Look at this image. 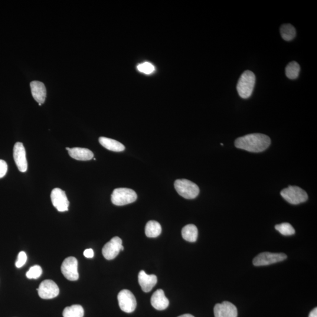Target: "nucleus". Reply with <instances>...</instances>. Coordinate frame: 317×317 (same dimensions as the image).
<instances>
[{"mask_svg": "<svg viewBox=\"0 0 317 317\" xmlns=\"http://www.w3.org/2000/svg\"><path fill=\"white\" fill-rule=\"evenodd\" d=\"M270 143L269 136L264 134L252 133L237 138L235 141V146L248 152L259 153L269 148Z\"/></svg>", "mask_w": 317, "mask_h": 317, "instance_id": "1", "label": "nucleus"}, {"mask_svg": "<svg viewBox=\"0 0 317 317\" xmlns=\"http://www.w3.org/2000/svg\"><path fill=\"white\" fill-rule=\"evenodd\" d=\"M256 76L253 72L246 71L241 74L237 85V90L238 95L243 99L250 97L253 93Z\"/></svg>", "mask_w": 317, "mask_h": 317, "instance_id": "2", "label": "nucleus"}, {"mask_svg": "<svg viewBox=\"0 0 317 317\" xmlns=\"http://www.w3.org/2000/svg\"><path fill=\"white\" fill-rule=\"evenodd\" d=\"M176 192L186 199H194L199 194L198 186L187 179H178L175 182Z\"/></svg>", "mask_w": 317, "mask_h": 317, "instance_id": "3", "label": "nucleus"}, {"mask_svg": "<svg viewBox=\"0 0 317 317\" xmlns=\"http://www.w3.org/2000/svg\"><path fill=\"white\" fill-rule=\"evenodd\" d=\"M136 193L128 188H117L113 191L111 195V201L116 206H124L132 204L136 201Z\"/></svg>", "mask_w": 317, "mask_h": 317, "instance_id": "4", "label": "nucleus"}, {"mask_svg": "<svg viewBox=\"0 0 317 317\" xmlns=\"http://www.w3.org/2000/svg\"><path fill=\"white\" fill-rule=\"evenodd\" d=\"M281 195L287 202L292 205L302 204L308 199V195L306 191L298 186H289L281 192Z\"/></svg>", "mask_w": 317, "mask_h": 317, "instance_id": "5", "label": "nucleus"}, {"mask_svg": "<svg viewBox=\"0 0 317 317\" xmlns=\"http://www.w3.org/2000/svg\"><path fill=\"white\" fill-rule=\"evenodd\" d=\"M284 253H261L254 258L253 264L255 266H265L275 264L287 259Z\"/></svg>", "mask_w": 317, "mask_h": 317, "instance_id": "6", "label": "nucleus"}, {"mask_svg": "<svg viewBox=\"0 0 317 317\" xmlns=\"http://www.w3.org/2000/svg\"><path fill=\"white\" fill-rule=\"evenodd\" d=\"M119 306L122 311L126 313H131L135 311L136 307V300L132 292L127 290H123L117 296Z\"/></svg>", "mask_w": 317, "mask_h": 317, "instance_id": "7", "label": "nucleus"}, {"mask_svg": "<svg viewBox=\"0 0 317 317\" xmlns=\"http://www.w3.org/2000/svg\"><path fill=\"white\" fill-rule=\"evenodd\" d=\"M78 265V260L76 258L74 257H67L62 264L61 272L68 280L77 281L79 279Z\"/></svg>", "mask_w": 317, "mask_h": 317, "instance_id": "8", "label": "nucleus"}, {"mask_svg": "<svg viewBox=\"0 0 317 317\" xmlns=\"http://www.w3.org/2000/svg\"><path fill=\"white\" fill-rule=\"evenodd\" d=\"M122 241L119 237H114L107 242L103 248V256L106 260H112L119 254L120 251H123Z\"/></svg>", "mask_w": 317, "mask_h": 317, "instance_id": "9", "label": "nucleus"}, {"mask_svg": "<svg viewBox=\"0 0 317 317\" xmlns=\"http://www.w3.org/2000/svg\"><path fill=\"white\" fill-rule=\"evenodd\" d=\"M38 295L42 299L48 300L55 298L60 293L57 284L51 280L43 281L37 289Z\"/></svg>", "mask_w": 317, "mask_h": 317, "instance_id": "10", "label": "nucleus"}, {"mask_svg": "<svg viewBox=\"0 0 317 317\" xmlns=\"http://www.w3.org/2000/svg\"><path fill=\"white\" fill-rule=\"evenodd\" d=\"M51 199L54 207L60 212L68 211L70 202L65 192L60 188H55L51 194Z\"/></svg>", "mask_w": 317, "mask_h": 317, "instance_id": "11", "label": "nucleus"}, {"mask_svg": "<svg viewBox=\"0 0 317 317\" xmlns=\"http://www.w3.org/2000/svg\"><path fill=\"white\" fill-rule=\"evenodd\" d=\"M13 157L16 165L19 171L25 172L27 171L28 163L26 158V152L24 146L21 142L15 143L13 149Z\"/></svg>", "mask_w": 317, "mask_h": 317, "instance_id": "12", "label": "nucleus"}, {"mask_svg": "<svg viewBox=\"0 0 317 317\" xmlns=\"http://www.w3.org/2000/svg\"><path fill=\"white\" fill-rule=\"evenodd\" d=\"M215 317H237L236 307L228 302L217 304L214 308Z\"/></svg>", "mask_w": 317, "mask_h": 317, "instance_id": "13", "label": "nucleus"}, {"mask_svg": "<svg viewBox=\"0 0 317 317\" xmlns=\"http://www.w3.org/2000/svg\"><path fill=\"white\" fill-rule=\"evenodd\" d=\"M31 93L34 99L41 106L44 104L47 96V90L41 82L34 81L30 83Z\"/></svg>", "mask_w": 317, "mask_h": 317, "instance_id": "14", "label": "nucleus"}, {"mask_svg": "<svg viewBox=\"0 0 317 317\" xmlns=\"http://www.w3.org/2000/svg\"><path fill=\"white\" fill-rule=\"evenodd\" d=\"M139 285L143 292L148 293L150 292L158 282L157 277L153 274L148 275L145 271H140L138 275Z\"/></svg>", "mask_w": 317, "mask_h": 317, "instance_id": "15", "label": "nucleus"}, {"mask_svg": "<svg viewBox=\"0 0 317 317\" xmlns=\"http://www.w3.org/2000/svg\"><path fill=\"white\" fill-rule=\"evenodd\" d=\"M151 305L157 310H164L169 305V300L166 298L164 292L161 289L156 290L151 297Z\"/></svg>", "mask_w": 317, "mask_h": 317, "instance_id": "16", "label": "nucleus"}, {"mask_svg": "<svg viewBox=\"0 0 317 317\" xmlns=\"http://www.w3.org/2000/svg\"><path fill=\"white\" fill-rule=\"evenodd\" d=\"M71 158L78 161H87L94 158V153L86 148H74L68 150Z\"/></svg>", "mask_w": 317, "mask_h": 317, "instance_id": "17", "label": "nucleus"}, {"mask_svg": "<svg viewBox=\"0 0 317 317\" xmlns=\"http://www.w3.org/2000/svg\"><path fill=\"white\" fill-rule=\"evenodd\" d=\"M99 142L105 148L110 151L120 152L123 151L125 149V146L121 143L112 139L106 138V137H100Z\"/></svg>", "mask_w": 317, "mask_h": 317, "instance_id": "18", "label": "nucleus"}, {"mask_svg": "<svg viewBox=\"0 0 317 317\" xmlns=\"http://www.w3.org/2000/svg\"><path fill=\"white\" fill-rule=\"evenodd\" d=\"M182 236L189 242H195L198 239V230L194 224H188L182 228Z\"/></svg>", "mask_w": 317, "mask_h": 317, "instance_id": "19", "label": "nucleus"}, {"mask_svg": "<svg viewBox=\"0 0 317 317\" xmlns=\"http://www.w3.org/2000/svg\"><path fill=\"white\" fill-rule=\"evenodd\" d=\"M162 232V227L158 221L150 220L147 223L145 227V234L147 237L155 238L158 237Z\"/></svg>", "mask_w": 317, "mask_h": 317, "instance_id": "20", "label": "nucleus"}, {"mask_svg": "<svg viewBox=\"0 0 317 317\" xmlns=\"http://www.w3.org/2000/svg\"><path fill=\"white\" fill-rule=\"evenodd\" d=\"M63 315L64 317H84V310L80 305H73L66 307Z\"/></svg>", "mask_w": 317, "mask_h": 317, "instance_id": "21", "label": "nucleus"}, {"mask_svg": "<svg viewBox=\"0 0 317 317\" xmlns=\"http://www.w3.org/2000/svg\"><path fill=\"white\" fill-rule=\"evenodd\" d=\"M280 33L284 40L289 41L296 37V31L292 25L286 24L281 26Z\"/></svg>", "mask_w": 317, "mask_h": 317, "instance_id": "22", "label": "nucleus"}, {"mask_svg": "<svg viewBox=\"0 0 317 317\" xmlns=\"http://www.w3.org/2000/svg\"><path fill=\"white\" fill-rule=\"evenodd\" d=\"M300 71V67L296 61L290 63L286 68V75L291 80H295L298 78Z\"/></svg>", "mask_w": 317, "mask_h": 317, "instance_id": "23", "label": "nucleus"}, {"mask_svg": "<svg viewBox=\"0 0 317 317\" xmlns=\"http://www.w3.org/2000/svg\"><path fill=\"white\" fill-rule=\"evenodd\" d=\"M276 229L284 236H292L295 234V230L290 223H284L277 224L275 226Z\"/></svg>", "mask_w": 317, "mask_h": 317, "instance_id": "24", "label": "nucleus"}, {"mask_svg": "<svg viewBox=\"0 0 317 317\" xmlns=\"http://www.w3.org/2000/svg\"><path fill=\"white\" fill-rule=\"evenodd\" d=\"M42 273L41 267L38 265H35L30 267L26 274V276L28 279H37L41 276Z\"/></svg>", "mask_w": 317, "mask_h": 317, "instance_id": "25", "label": "nucleus"}, {"mask_svg": "<svg viewBox=\"0 0 317 317\" xmlns=\"http://www.w3.org/2000/svg\"><path fill=\"white\" fill-rule=\"evenodd\" d=\"M137 69L140 73L149 75L152 74L155 71V67L151 63L145 62V63L139 64L137 66Z\"/></svg>", "mask_w": 317, "mask_h": 317, "instance_id": "26", "label": "nucleus"}, {"mask_svg": "<svg viewBox=\"0 0 317 317\" xmlns=\"http://www.w3.org/2000/svg\"><path fill=\"white\" fill-rule=\"evenodd\" d=\"M27 260V254L24 251L19 252L18 256V260L16 261L15 266L17 268H21L24 265Z\"/></svg>", "mask_w": 317, "mask_h": 317, "instance_id": "27", "label": "nucleus"}, {"mask_svg": "<svg viewBox=\"0 0 317 317\" xmlns=\"http://www.w3.org/2000/svg\"><path fill=\"white\" fill-rule=\"evenodd\" d=\"M8 171V165L5 161L0 159V179L4 177Z\"/></svg>", "mask_w": 317, "mask_h": 317, "instance_id": "28", "label": "nucleus"}, {"mask_svg": "<svg viewBox=\"0 0 317 317\" xmlns=\"http://www.w3.org/2000/svg\"><path fill=\"white\" fill-rule=\"evenodd\" d=\"M84 255L87 258H93L94 256V250L92 248H88L84 251Z\"/></svg>", "mask_w": 317, "mask_h": 317, "instance_id": "29", "label": "nucleus"}, {"mask_svg": "<svg viewBox=\"0 0 317 317\" xmlns=\"http://www.w3.org/2000/svg\"><path fill=\"white\" fill-rule=\"evenodd\" d=\"M309 317H317V309L315 308L313 310L311 313H310Z\"/></svg>", "mask_w": 317, "mask_h": 317, "instance_id": "30", "label": "nucleus"}, {"mask_svg": "<svg viewBox=\"0 0 317 317\" xmlns=\"http://www.w3.org/2000/svg\"><path fill=\"white\" fill-rule=\"evenodd\" d=\"M178 317H195L191 315H189V314H186V315L180 316Z\"/></svg>", "mask_w": 317, "mask_h": 317, "instance_id": "31", "label": "nucleus"}, {"mask_svg": "<svg viewBox=\"0 0 317 317\" xmlns=\"http://www.w3.org/2000/svg\"><path fill=\"white\" fill-rule=\"evenodd\" d=\"M94 161H96V158H93Z\"/></svg>", "mask_w": 317, "mask_h": 317, "instance_id": "32", "label": "nucleus"}]
</instances>
